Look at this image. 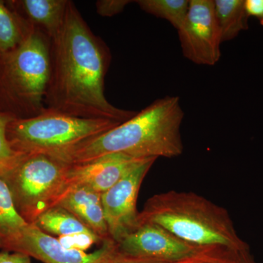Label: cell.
Returning a JSON list of instances; mask_svg holds the SVG:
<instances>
[{"mask_svg":"<svg viewBox=\"0 0 263 263\" xmlns=\"http://www.w3.org/2000/svg\"><path fill=\"white\" fill-rule=\"evenodd\" d=\"M111 62L106 43L90 29L69 1L63 25L51 40V74L46 108L73 117L122 123L137 113L117 108L105 95Z\"/></svg>","mask_w":263,"mask_h":263,"instance_id":"1","label":"cell"},{"mask_svg":"<svg viewBox=\"0 0 263 263\" xmlns=\"http://www.w3.org/2000/svg\"><path fill=\"white\" fill-rule=\"evenodd\" d=\"M183 117L179 97H164L115 127L53 156L69 164L115 153L138 159L174 158L183 152Z\"/></svg>","mask_w":263,"mask_h":263,"instance_id":"2","label":"cell"},{"mask_svg":"<svg viewBox=\"0 0 263 263\" xmlns=\"http://www.w3.org/2000/svg\"><path fill=\"white\" fill-rule=\"evenodd\" d=\"M144 222L160 226L200 248L250 252L237 233L228 211L193 192L172 190L151 197L140 212L139 224Z\"/></svg>","mask_w":263,"mask_h":263,"instance_id":"3","label":"cell"},{"mask_svg":"<svg viewBox=\"0 0 263 263\" xmlns=\"http://www.w3.org/2000/svg\"><path fill=\"white\" fill-rule=\"evenodd\" d=\"M51 51V38L32 29L18 47L0 58V112L27 119L44 110Z\"/></svg>","mask_w":263,"mask_h":263,"instance_id":"4","label":"cell"},{"mask_svg":"<svg viewBox=\"0 0 263 263\" xmlns=\"http://www.w3.org/2000/svg\"><path fill=\"white\" fill-rule=\"evenodd\" d=\"M109 119L73 117L46 108L35 117L14 119L7 127L10 146L22 155H55L115 127Z\"/></svg>","mask_w":263,"mask_h":263,"instance_id":"5","label":"cell"},{"mask_svg":"<svg viewBox=\"0 0 263 263\" xmlns=\"http://www.w3.org/2000/svg\"><path fill=\"white\" fill-rule=\"evenodd\" d=\"M70 164L46 154L23 155L2 179L9 188L15 209L28 224L56 206Z\"/></svg>","mask_w":263,"mask_h":263,"instance_id":"6","label":"cell"},{"mask_svg":"<svg viewBox=\"0 0 263 263\" xmlns=\"http://www.w3.org/2000/svg\"><path fill=\"white\" fill-rule=\"evenodd\" d=\"M183 57L197 65L213 66L221 57L220 31L212 0H190L186 19L178 30Z\"/></svg>","mask_w":263,"mask_h":263,"instance_id":"7","label":"cell"},{"mask_svg":"<svg viewBox=\"0 0 263 263\" xmlns=\"http://www.w3.org/2000/svg\"><path fill=\"white\" fill-rule=\"evenodd\" d=\"M156 160V158L143 159L111 188L102 194L109 235L116 243L139 226L137 199L142 182Z\"/></svg>","mask_w":263,"mask_h":263,"instance_id":"8","label":"cell"},{"mask_svg":"<svg viewBox=\"0 0 263 263\" xmlns=\"http://www.w3.org/2000/svg\"><path fill=\"white\" fill-rule=\"evenodd\" d=\"M120 253L162 262H177L201 252L204 249L189 245L160 226L141 223L117 242Z\"/></svg>","mask_w":263,"mask_h":263,"instance_id":"9","label":"cell"},{"mask_svg":"<svg viewBox=\"0 0 263 263\" xmlns=\"http://www.w3.org/2000/svg\"><path fill=\"white\" fill-rule=\"evenodd\" d=\"M15 252L27 254L43 263H107L117 254L118 246L108 238L104 240L100 248L87 253L65 247L60 240L29 224Z\"/></svg>","mask_w":263,"mask_h":263,"instance_id":"10","label":"cell"},{"mask_svg":"<svg viewBox=\"0 0 263 263\" xmlns=\"http://www.w3.org/2000/svg\"><path fill=\"white\" fill-rule=\"evenodd\" d=\"M142 160L143 159L115 153L103 156L86 163L70 164L58 202L71 189L81 186L89 188L102 195L122 179Z\"/></svg>","mask_w":263,"mask_h":263,"instance_id":"11","label":"cell"},{"mask_svg":"<svg viewBox=\"0 0 263 263\" xmlns=\"http://www.w3.org/2000/svg\"><path fill=\"white\" fill-rule=\"evenodd\" d=\"M7 4L31 29L53 39L60 32L69 0H8Z\"/></svg>","mask_w":263,"mask_h":263,"instance_id":"12","label":"cell"},{"mask_svg":"<svg viewBox=\"0 0 263 263\" xmlns=\"http://www.w3.org/2000/svg\"><path fill=\"white\" fill-rule=\"evenodd\" d=\"M101 195L89 188H72L65 194L57 205L72 213L104 241L110 237Z\"/></svg>","mask_w":263,"mask_h":263,"instance_id":"13","label":"cell"},{"mask_svg":"<svg viewBox=\"0 0 263 263\" xmlns=\"http://www.w3.org/2000/svg\"><path fill=\"white\" fill-rule=\"evenodd\" d=\"M29 224L17 212L9 188L0 177V249L14 252Z\"/></svg>","mask_w":263,"mask_h":263,"instance_id":"14","label":"cell"},{"mask_svg":"<svg viewBox=\"0 0 263 263\" xmlns=\"http://www.w3.org/2000/svg\"><path fill=\"white\" fill-rule=\"evenodd\" d=\"M32 224L37 226L48 234L57 235L60 238L88 236L98 238L103 242L80 219L60 205L48 209Z\"/></svg>","mask_w":263,"mask_h":263,"instance_id":"15","label":"cell"},{"mask_svg":"<svg viewBox=\"0 0 263 263\" xmlns=\"http://www.w3.org/2000/svg\"><path fill=\"white\" fill-rule=\"evenodd\" d=\"M214 5L222 43L234 39L249 28L245 0H215Z\"/></svg>","mask_w":263,"mask_h":263,"instance_id":"16","label":"cell"},{"mask_svg":"<svg viewBox=\"0 0 263 263\" xmlns=\"http://www.w3.org/2000/svg\"><path fill=\"white\" fill-rule=\"evenodd\" d=\"M32 29L0 0V58L18 47Z\"/></svg>","mask_w":263,"mask_h":263,"instance_id":"17","label":"cell"},{"mask_svg":"<svg viewBox=\"0 0 263 263\" xmlns=\"http://www.w3.org/2000/svg\"><path fill=\"white\" fill-rule=\"evenodd\" d=\"M135 3L146 13L165 19L177 30L186 19L190 5L188 0H138Z\"/></svg>","mask_w":263,"mask_h":263,"instance_id":"18","label":"cell"},{"mask_svg":"<svg viewBox=\"0 0 263 263\" xmlns=\"http://www.w3.org/2000/svg\"><path fill=\"white\" fill-rule=\"evenodd\" d=\"M15 118L0 112V177L3 178L14 167L23 155L15 152L7 138V127Z\"/></svg>","mask_w":263,"mask_h":263,"instance_id":"19","label":"cell"},{"mask_svg":"<svg viewBox=\"0 0 263 263\" xmlns=\"http://www.w3.org/2000/svg\"><path fill=\"white\" fill-rule=\"evenodd\" d=\"M246 253H237L216 247L207 248L202 252L197 263H240L242 255Z\"/></svg>","mask_w":263,"mask_h":263,"instance_id":"20","label":"cell"},{"mask_svg":"<svg viewBox=\"0 0 263 263\" xmlns=\"http://www.w3.org/2000/svg\"><path fill=\"white\" fill-rule=\"evenodd\" d=\"M133 1L129 0H99L96 3L97 13L100 16L111 17L122 13Z\"/></svg>","mask_w":263,"mask_h":263,"instance_id":"21","label":"cell"},{"mask_svg":"<svg viewBox=\"0 0 263 263\" xmlns=\"http://www.w3.org/2000/svg\"><path fill=\"white\" fill-rule=\"evenodd\" d=\"M195 257H191V258H189L187 259H185V260L180 261V262H162V261L155 260V259L132 257V256L125 255V254L120 253V252H119V250H118L117 254L114 256L113 258L110 259L107 263H192L193 262Z\"/></svg>","mask_w":263,"mask_h":263,"instance_id":"22","label":"cell"},{"mask_svg":"<svg viewBox=\"0 0 263 263\" xmlns=\"http://www.w3.org/2000/svg\"><path fill=\"white\" fill-rule=\"evenodd\" d=\"M245 8L249 17H254L263 26V0H245Z\"/></svg>","mask_w":263,"mask_h":263,"instance_id":"23","label":"cell"},{"mask_svg":"<svg viewBox=\"0 0 263 263\" xmlns=\"http://www.w3.org/2000/svg\"><path fill=\"white\" fill-rule=\"evenodd\" d=\"M0 263H31V257L20 252H8Z\"/></svg>","mask_w":263,"mask_h":263,"instance_id":"24","label":"cell"},{"mask_svg":"<svg viewBox=\"0 0 263 263\" xmlns=\"http://www.w3.org/2000/svg\"><path fill=\"white\" fill-rule=\"evenodd\" d=\"M240 263H256L250 252L243 254Z\"/></svg>","mask_w":263,"mask_h":263,"instance_id":"25","label":"cell"},{"mask_svg":"<svg viewBox=\"0 0 263 263\" xmlns=\"http://www.w3.org/2000/svg\"><path fill=\"white\" fill-rule=\"evenodd\" d=\"M205 249H204L203 250H202V252H200V253H199L198 254H197V255L195 256V258H194L193 262H192V263L198 262L199 259H200V256H201L202 252H203V251L205 250Z\"/></svg>","mask_w":263,"mask_h":263,"instance_id":"26","label":"cell"},{"mask_svg":"<svg viewBox=\"0 0 263 263\" xmlns=\"http://www.w3.org/2000/svg\"><path fill=\"white\" fill-rule=\"evenodd\" d=\"M8 252H5V251H3V252H0V261L3 259V257H5V255H6V254L8 253Z\"/></svg>","mask_w":263,"mask_h":263,"instance_id":"27","label":"cell"}]
</instances>
